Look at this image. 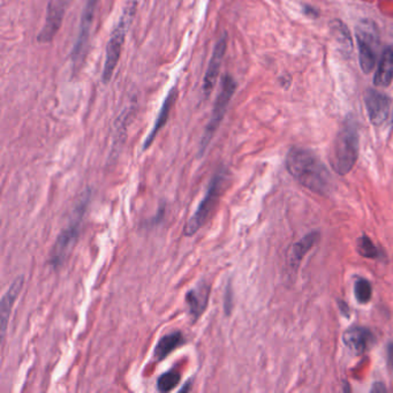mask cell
I'll use <instances>...</instances> for the list:
<instances>
[{"label": "cell", "mask_w": 393, "mask_h": 393, "mask_svg": "<svg viewBox=\"0 0 393 393\" xmlns=\"http://www.w3.org/2000/svg\"><path fill=\"white\" fill-rule=\"evenodd\" d=\"M285 164L288 173L311 192L326 195L331 191V175L321 158L311 149L292 148Z\"/></svg>", "instance_id": "cell-1"}, {"label": "cell", "mask_w": 393, "mask_h": 393, "mask_svg": "<svg viewBox=\"0 0 393 393\" xmlns=\"http://www.w3.org/2000/svg\"><path fill=\"white\" fill-rule=\"evenodd\" d=\"M359 157V130L356 120L349 116L335 135L330 161L335 172L345 175L352 171Z\"/></svg>", "instance_id": "cell-2"}, {"label": "cell", "mask_w": 393, "mask_h": 393, "mask_svg": "<svg viewBox=\"0 0 393 393\" xmlns=\"http://www.w3.org/2000/svg\"><path fill=\"white\" fill-rule=\"evenodd\" d=\"M91 198V191L86 189L81 194V198L76 202V208L73 210L72 217L69 220V225L62 229L59 234L58 239L55 240V246L52 248L51 255L49 263L53 268H58L64 263L69 252L72 250L73 246L76 245V240L79 238L81 225L83 218L86 215L87 208Z\"/></svg>", "instance_id": "cell-3"}, {"label": "cell", "mask_w": 393, "mask_h": 393, "mask_svg": "<svg viewBox=\"0 0 393 393\" xmlns=\"http://www.w3.org/2000/svg\"><path fill=\"white\" fill-rule=\"evenodd\" d=\"M137 0H128L118 24H116V27L113 28L112 33H111L109 43L106 46L105 60H104L102 72L103 82L105 85L111 81L113 73L118 66L125 40H126V35L133 21L134 15L137 13Z\"/></svg>", "instance_id": "cell-4"}, {"label": "cell", "mask_w": 393, "mask_h": 393, "mask_svg": "<svg viewBox=\"0 0 393 393\" xmlns=\"http://www.w3.org/2000/svg\"><path fill=\"white\" fill-rule=\"evenodd\" d=\"M226 177H227V171L224 168H219L218 171L213 175L196 211L186 224L185 229H184L186 236H194L207 222L213 209L216 208V205L218 203L222 187L226 182Z\"/></svg>", "instance_id": "cell-5"}, {"label": "cell", "mask_w": 393, "mask_h": 393, "mask_svg": "<svg viewBox=\"0 0 393 393\" xmlns=\"http://www.w3.org/2000/svg\"><path fill=\"white\" fill-rule=\"evenodd\" d=\"M236 90V80L233 79L229 74L222 76V86L219 90L218 96L216 98L215 105L212 109L211 118L209 120L208 125L205 127L204 133L202 135L198 149V156L201 157L204 155L205 150L208 149L209 144L217 133L220 123H222L226 111L229 109V103L232 101Z\"/></svg>", "instance_id": "cell-6"}, {"label": "cell", "mask_w": 393, "mask_h": 393, "mask_svg": "<svg viewBox=\"0 0 393 393\" xmlns=\"http://www.w3.org/2000/svg\"><path fill=\"white\" fill-rule=\"evenodd\" d=\"M356 37L359 49L360 67L365 74H369L376 65L377 51L380 46L378 28L373 21H360L356 24Z\"/></svg>", "instance_id": "cell-7"}, {"label": "cell", "mask_w": 393, "mask_h": 393, "mask_svg": "<svg viewBox=\"0 0 393 393\" xmlns=\"http://www.w3.org/2000/svg\"><path fill=\"white\" fill-rule=\"evenodd\" d=\"M98 1L99 0H87L85 8H83L82 17L80 22L79 35H78L76 44L73 48L72 59L74 69H79L86 55L87 46L89 42L90 28L93 24Z\"/></svg>", "instance_id": "cell-8"}, {"label": "cell", "mask_w": 393, "mask_h": 393, "mask_svg": "<svg viewBox=\"0 0 393 393\" xmlns=\"http://www.w3.org/2000/svg\"><path fill=\"white\" fill-rule=\"evenodd\" d=\"M71 0H50L46 8L44 26L37 36V41L42 44H48L53 41L62 27V20L65 17L66 10Z\"/></svg>", "instance_id": "cell-9"}, {"label": "cell", "mask_w": 393, "mask_h": 393, "mask_svg": "<svg viewBox=\"0 0 393 393\" xmlns=\"http://www.w3.org/2000/svg\"><path fill=\"white\" fill-rule=\"evenodd\" d=\"M363 101L370 123L374 126L383 125L390 116L392 104L390 97L376 89H367Z\"/></svg>", "instance_id": "cell-10"}, {"label": "cell", "mask_w": 393, "mask_h": 393, "mask_svg": "<svg viewBox=\"0 0 393 393\" xmlns=\"http://www.w3.org/2000/svg\"><path fill=\"white\" fill-rule=\"evenodd\" d=\"M227 49V36L222 35L216 43L213 51H212L211 58L209 62L208 69L205 72L204 80H203V91L208 96L215 88L216 82L218 79L220 66H222V59L226 53Z\"/></svg>", "instance_id": "cell-11"}, {"label": "cell", "mask_w": 393, "mask_h": 393, "mask_svg": "<svg viewBox=\"0 0 393 393\" xmlns=\"http://www.w3.org/2000/svg\"><path fill=\"white\" fill-rule=\"evenodd\" d=\"M342 340L347 349L356 356H363L368 352L375 342V335L369 329L363 326H352L346 330Z\"/></svg>", "instance_id": "cell-12"}, {"label": "cell", "mask_w": 393, "mask_h": 393, "mask_svg": "<svg viewBox=\"0 0 393 393\" xmlns=\"http://www.w3.org/2000/svg\"><path fill=\"white\" fill-rule=\"evenodd\" d=\"M210 291V285L207 284L205 281H201L198 286L187 292L186 304L189 306V315L192 316L193 321H198L208 307Z\"/></svg>", "instance_id": "cell-13"}, {"label": "cell", "mask_w": 393, "mask_h": 393, "mask_svg": "<svg viewBox=\"0 0 393 393\" xmlns=\"http://www.w3.org/2000/svg\"><path fill=\"white\" fill-rule=\"evenodd\" d=\"M24 277L20 276L12 283L10 288L7 290L0 302V329H1V338H5L6 335L7 325L10 321V311L13 308L17 297L20 295L21 290L24 288Z\"/></svg>", "instance_id": "cell-14"}, {"label": "cell", "mask_w": 393, "mask_h": 393, "mask_svg": "<svg viewBox=\"0 0 393 393\" xmlns=\"http://www.w3.org/2000/svg\"><path fill=\"white\" fill-rule=\"evenodd\" d=\"M175 98H177V89L172 88L168 91V96L164 99V103H163V105L158 112L157 119L155 121L154 127L151 128L150 133L144 141L143 150H147L148 148L150 147L155 139L157 137V134L159 133V130L165 126V123H168L172 107L175 105Z\"/></svg>", "instance_id": "cell-15"}, {"label": "cell", "mask_w": 393, "mask_h": 393, "mask_svg": "<svg viewBox=\"0 0 393 393\" xmlns=\"http://www.w3.org/2000/svg\"><path fill=\"white\" fill-rule=\"evenodd\" d=\"M393 80V48L384 49L381 55L380 62L377 66L373 82L376 87L387 88Z\"/></svg>", "instance_id": "cell-16"}, {"label": "cell", "mask_w": 393, "mask_h": 393, "mask_svg": "<svg viewBox=\"0 0 393 393\" xmlns=\"http://www.w3.org/2000/svg\"><path fill=\"white\" fill-rule=\"evenodd\" d=\"M184 342H185V337L182 335V332L175 331L164 335L156 345L155 359L157 361L166 359L173 351L184 345Z\"/></svg>", "instance_id": "cell-17"}, {"label": "cell", "mask_w": 393, "mask_h": 393, "mask_svg": "<svg viewBox=\"0 0 393 393\" xmlns=\"http://www.w3.org/2000/svg\"><path fill=\"white\" fill-rule=\"evenodd\" d=\"M318 238H320V234L317 232L308 233L307 236H304L300 241L293 245L291 254H290L291 267L297 268L300 264L308 252L315 246V243H317Z\"/></svg>", "instance_id": "cell-18"}, {"label": "cell", "mask_w": 393, "mask_h": 393, "mask_svg": "<svg viewBox=\"0 0 393 393\" xmlns=\"http://www.w3.org/2000/svg\"><path fill=\"white\" fill-rule=\"evenodd\" d=\"M180 381H182V375L178 370H168V372L161 374V376L158 377V391L159 392H170L180 383Z\"/></svg>", "instance_id": "cell-19"}, {"label": "cell", "mask_w": 393, "mask_h": 393, "mask_svg": "<svg viewBox=\"0 0 393 393\" xmlns=\"http://www.w3.org/2000/svg\"><path fill=\"white\" fill-rule=\"evenodd\" d=\"M354 295L360 304L369 302L370 299L373 297L372 284L365 278H358L354 285Z\"/></svg>", "instance_id": "cell-20"}, {"label": "cell", "mask_w": 393, "mask_h": 393, "mask_svg": "<svg viewBox=\"0 0 393 393\" xmlns=\"http://www.w3.org/2000/svg\"><path fill=\"white\" fill-rule=\"evenodd\" d=\"M358 252L366 259H378L381 256L380 250L367 236H363L358 240Z\"/></svg>", "instance_id": "cell-21"}, {"label": "cell", "mask_w": 393, "mask_h": 393, "mask_svg": "<svg viewBox=\"0 0 393 393\" xmlns=\"http://www.w3.org/2000/svg\"><path fill=\"white\" fill-rule=\"evenodd\" d=\"M331 29L332 33L335 34V38H337V41L342 43L344 49L352 50V38H351V35L347 30V27H345V24H342V21H333V26H332Z\"/></svg>", "instance_id": "cell-22"}, {"label": "cell", "mask_w": 393, "mask_h": 393, "mask_svg": "<svg viewBox=\"0 0 393 393\" xmlns=\"http://www.w3.org/2000/svg\"><path fill=\"white\" fill-rule=\"evenodd\" d=\"M232 288H231V285H229L227 290H226L225 304H224L226 314L227 315H229V313L232 311Z\"/></svg>", "instance_id": "cell-23"}, {"label": "cell", "mask_w": 393, "mask_h": 393, "mask_svg": "<svg viewBox=\"0 0 393 393\" xmlns=\"http://www.w3.org/2000/svg\"><path fill=\"white\" fill-rule=\"evenodd\" d=\"M387 365L393 374V342H389L387 347Z\"/></svg>", "instance_id": "cell-24"}, {"label": "cell", "mask_w": 393, "mask_h": 393, "mask_svg": "<svg viewBox=\"0 0 393 393\" xmlns=\"http://www.w3.org/2000/svg\"><path fill=\"white\" fill-rule=\"evenodd\" d=\"M304 12L308 14V15H313L314 14L315 17H317V10L311 8V6L304 7Z\"/></svg>", "instance_id": "cell-25"}, {"label": "cell", "mask_w": 393, "mask_h": 393, "mask_svg": "<svg viewBox=\"0 0 393 393\" xmlns=\"http://www.w3.org/2000/svg\"><path fill=\"white\" fill-rule=\"evenodd\" d=\"M373 391H385V387H384L383 384L377 383L375 384V387H373Z\"/></svg>", "instance_id": "cell-26"}, {"label": "cell", "mask_w": 393, "mask_h": 393, "mask_svg": "<svg viewBox=\"0 0 393 393\" xmlns=\"http://www.w3.org/2000/svg\"><path fill=\"white\" fill-rule=\"evenodd\" d=\"M191 387H192V384H191V381H189V382L186 383L185 387H182V390H180V392H189V391L191 390Z\"/></svg>", "instance_id": "cell-27"}, {"label": "cell", "mask_w": 393, "mask_h": 393, "mask_svg": "<svg viewBox=\"0 0 393 393\" xmlns=\"http://www.w3.org/2000/svg\"><path fill=\"white\" fill-rule=\"evenodd\" d=\"M391 128H393V114H392V123H391Z\"/></svg>", "instance_id": "cell-28"}]
</instances>
